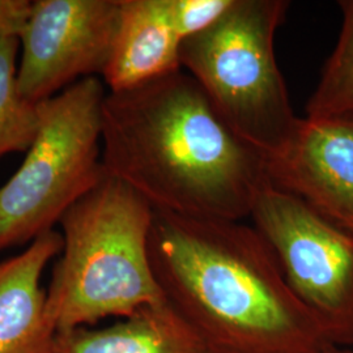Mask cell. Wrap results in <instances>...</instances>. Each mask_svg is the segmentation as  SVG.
Here are the masks:
<instances>
[{
	"label": "cell",
	"instance_id": "277c9868",
	"mask_svg": "<svg viewBox=\"0 0 353 353\" xmlns=\"http://www.w3.org/2000/svg\"><path fill=\"white\" fill-rule=\"evenodd\" d=\"M288 1L234 0L214 26L185 39L181 64L217 113L263 156L290 137L299 117L275 57V33Z\"/></svg>",
	"mask_w": 353,
	"mask_h": 353
},
{
	"label": "cell",
	"instance_id": "8fae6325",
	"mask_svg": "<svg viewBox=\"0 0 353 353\" xmlns=\"http://www.w3.org/2000/svg\"><path fill=\"white\" fill-rule=\"evenodd\" d=\"M54 353H210L192 328L163 300L103 328L59 331Z\"/></svg>",
	"mask_w": 353,
	"mask_h": 353
},
{
	"label": "cell",
	"instance_id": "2e32d148",
	"mask_svg": "<svg viewBox=\"0 0 353 353\" xmlns=\"http://www.w3.org/2000/svg\"><path fill=\"white\" fill-rule=\"evenodd\" d=\"M323 353H353V348H338V347H330Z\"/></svg>",
	"mask_w": 353,
	"mask_h": 353
},
{
	"label": "cell",
	"instance_id": "6da1fadb",
	"mask_svg": "<svg viewBox=\"0 0 353 353\" xmlns=\"http://www.w3.org/2000/svg\"><path fill=\"white\" fill-rule=\"evenodd\" d=\"M101 143L106 176L157 211L242 221L268 183L265 156L228 126L182 70L109 92Z\"/></svg>",
	"mask_w": 353,
	"mask_h": 353
},
{
	"label": "cell",
	"instance_id": "30bf717a",
	"mask_svg": "<svg viewBox=\"0 0 353 353\" xmlns=\"http://www.w3.org/2000/svg\"><path fill=\"white\" fill-rule=\"evenodd\" d=\"M181 48L166 0H121L103 80L110 92H121L174 74L182 70Z\"/></svg>",
	"mask_w": 353,
	"mask_h": 353
},
{
	"label": "cell",
	"instance_id": "4fadbf2b",
	"mask_svg": "<svg viewBox=\"0 0 353 353\" xmlns=\"http://www.w3.org/2000/svg\"><path fill=\"white\" fill-rule=\"evenodd\" d=\"M338 4L341 34L306 103V117L353 113V0H341Z\"/></svg>",
	"mask_w": 353,
	"mask_h": 353
},
{
	"label": "cell",
	"instance_id": "5bb4252c",
	"mask_svg": "<svg viewBox=\"0 0 353 353\" xmlns=\"http://www.w3.org/2000/svg\"><path fill=\"white\" fill-rule=\"evenodd\" d=\"M233 3L234 0H166L172 24L182 42L214 26Z\"/></svg>",
	"mask_w": 353,
	"mask_h": 353
},
{
	"label": "cell",
	"instance_id": "5b68a950",
	"mask_svg": "<svg viewBox=\"0 0 353 353\" xmlns=\"http://www.w3.org/2000/svg\"><path fill=\"white\" fill-rule=\"evenodd\" d=\"M101 80L85 77L38 103L37 138L0 189V250L52 230L106 176L102 165Z\"/></svg>",
	"mask_w": 353,
	"mask_h": 353
},
{
	"label": "cell",
	"instance_id": "8992f818",
	"mask_svg": "<svg viewBox=\"0 0 353 353\" xmlns=\"http://www.w3.org/2000/svg\"><path fill=\"white\" fill-rule=\"evenodd\" d=\"M250 217L331 347L353 348V234L270 182Z\"/></svg>",
	"mask_w": 353,
	"mask_h": 353
},
{
	"label": "cell",
	"instance_id": "7a4b0ae2",
	"mask_svg": "<svg viewBox=\"0 0 353 353\" xmlns=\"http://www.w3.org/2000/svg\"><path fill=\"white\" fill-rule=\"evenodd\" d=\"M154 278L210 353H323L331 345L268 242L242 221L153 210Z\"/></svg>",
	"mask_w": 353,
	"mask_h": 353
},
{
	"label": "cell",
	"instance_id": "9a60e30c",
	"mask_svg": "<svg viewBox=\"0 0 353 353\" xmlns=\"http://www.w3.org/2000/svg\"><path fill=\"white\" fill-rule=\"evenodd\" d=\"M29 0H0V37H20L32 11Z\"/></svg>",
	"mask_w": 353,
	"mask_h": 353
},
{
	"label": "cell",
	"instance_id": "3957f363",
	"mask_svg": "<svg viewBox=\"0 0 353 353\" xmlns=\"http://www.w3.org/2000/svg\"><path fill=\"white\" fill-rule=\"evenodd\" d=\"M152 220L151 204L109 176L67 210L62 256L46 292L57 332L165 300L150 261Z\"/></svg>",
	"mask_w": 353,
	"mask_h": 353
},
{
	"label": "cell",
	"instance_id": "52a82bcc",
	"mask_svg": "<svg viewBox=\"0 0 353 353\" xmlns=\"http://www.w3.org/2000/svg\"><path fill=\"white\" fill-rule=\"evenodd\" d=\"M121 0H37L20 34L17 87L26 101L49 100L101 74L119 23Z\"/></svg>",
	"mask_w": 353,
	"mask_h": 353
},
{
	"label": "cell",
	"instance_id": "7c38bea8",
	"mask_svg": "<svg viewBox=\"0 0 353 353\" xmlns=\"http://www.w3.org/2000/svg\"><path fill=\"white\" fill-rule=\"evenodd\" d=\"M19 37H0V157L28 152L39 128L38 103L26 101L17 87Z\"/></svg>",
	"mask_w": 353,
	"mask_h": 353
},
{
	"label": "cell",
	"instance_id": "9c48e42d",
	"mask_svg": "<svg viewBox=\"0 0 353 353\" xmlns=\"http://www.w3.org/2000/svg\"><path fill=\"white\" fill-rule=\"evenodd\" d=\"M62 250L63 236L49 230L0 263V353H54L58 332L39 283L45 267Z\"/></svg>",
	"mask_w": 353,
	"mask_h": 353
},
{
	"label": "cell",
	"instance_id": "ba28073f",
	"mask_svg": "<svg viewBox=\"0 0 353 353\" xmlns=\"http://www.w3.org/2000/svg\"><path fill=\"white\" fill-rule=\"evenodd\" d=\"M265 168L270 185L353 234V113L297 118Z\"/></svg>",
	"mask_w": 353,
	"mask_h": 353
}]
</instances>
